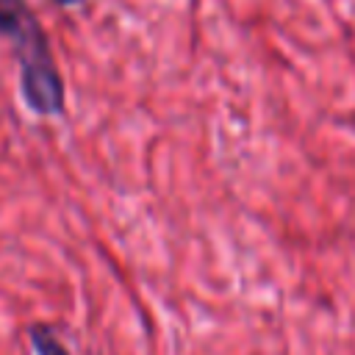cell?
Listing matches in <instances>:
<instances>
[{"label": "cell", "mask_w": 355, "mask_h": 355, "mask_svg": "<svg viewBox=\"0 0 355 355\" xmlns=\"http://www.w3.org/2000/svg\"><path fill=\"white\" fill-rule=\"evenodd\" d=\"M349 125H352V128H355V116H352V119H349Z\"/></svg>", "instance_id": "cell-4"}, {"label": "cell", "mask_w": 355, "mask_h": 355, "mask_svg": "<svg viewBox=\"0 0 355 355\" xmlns=\"http://www.w3.org/2000/svg\"><path fill=\"white\" fill-rule=\"evenodd\" d=\"M0 36L14 47L25 105L39 116L64 114V78L53 58L47 33L25 0H0Z\"/></svg>", "instance_id": "cell-1"}, {"label": "cell", "mask_w": 355, "mask_h": 355, "mask_svg": "<svg viewBox=\"0 0 355 355\" xmlns=\"http://www.w3.org/2000/svg\"><path fill=\"white\" fill-rule=\"evenodd\" d=\"M28 336H31V347L36 349V355H69V349L64 347V341L47 324H33L28 330Z\"/></svg>", "instance_id": "cell-2"}, {"label": "cell", "mask_w": 355, "mask_h": 355, "mask_svg": "<svg viewBox=\"0 0 355 355\" xmlns=\"http://www.w3.org/2000/svg\"><path fill=\"white\" fill-rule=\"evenodd\" d=\"M55 6H64V8H72V6H80L83 0H53Z\"/></svg>", "instance_id": "cell-3"}]
</instances>
